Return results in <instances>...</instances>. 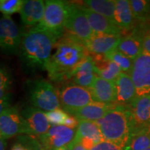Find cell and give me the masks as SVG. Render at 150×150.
<instances>
[{"mask_svg": "<svg viewBox=\"0 0 150 150\" xmlns=\"http://www.w3.org/2000/svg\"><path fill=\"white\" fill-rule=\"evenodd\" d=\"M11 86L10 76L5 70H0V99L8 95V91Z\"/></svg>", "mask_w": 150, "mask_h": 150, "instance_id": "30", "label": "cell"}, {"mask_svg": "<svg viewBox=\"0 0 150 150\" xmlns=\"http://www.w3.org/2000/svg\"><path fill=\"white\" fill-rule=\"evenodd\" d=\"M115 3L116 1L113 0H87L82 1V6L102 15L116 24L115 20Z\"/></svg>", "mask_w": 150, "mask_h": 150, "instance_id": "24", "label": "cell"}, {"mask_svg": "<svg viewBox=\"0 0 150 150\" xmlns=\"http://www.w3.org/2000/svg\"><path fill=\"white\" fill-rule=\"evenodd\" d=\"M91 150H123L111 142L102 141L95 145Z\"/></svg>", "mask_w": 150, "mask_h": 150, "instance_id": "31", "label": "cell"}, {"mask_svg": "<svg viewBox=\"0 0 150 150\" xmlns=\"http://www.w3.org/2000/svg\"><path fill=\"white\" fill-rule=\"evenodd\" d=\"M24 1L22 0H0V12L9 16L20 12Z\"/></svg>", "mask_w": 150, "mask_h": 150, "instance_id": "28", "label": "cell"}, {"mask_svg": "<svg viewBox=\"0 0 150 150\" xmlns=\"http://www.w3.org/2000/svg\"><path fill=\"white\" fill-rule=\"evenodd\" d=\"M45 1L42 0H27L24 1L20 17L22 22L28 26H35L42 21L45 14Z\"/></svg>", "mask_w": 150, "mask_h": 150, "instance_id": "19", "label": "cell"}, {"mask_svg": "<svg viewBox=\"0 0 150 150\" xmlns=\"http://www.w3.org/2000/svg\"><path fill=\"white\" fill-rule=\"evenodd\" d=\"M75 135V129L60 125L52 126L46 134L38 136V138L43 150H56L70 143Z\"/></svg>", "mask_w": 150, "mask_h": 150, "instance_id": "12", "label": "cell"}, {"mask_svg": "<svg viewBox=\"0 0 150 150\" xmlns=\"http://www.w3.org/2000/svg\"><path fill=\"white\" fill-rule=\"evenodd\" d=\"M22 134L38 136L46 134L51 128V124L46 117L45 112L35 107L25 108L22 112Z\"/></svg>", "mask_w": 150, "mask_h": 150, "instance_id": "10", "label": "cell"}, {"mask_svg": "<svg viewBox=\"0 0 150 150\" xmlns=\"http://www.w3.org/2000/svg\"><path fill=\"white\" fill-rule=\"evenodd\" d=\"M45 70L52 81L63 83L72 79L79 65L89 55L85 45L77 38L64 32L56 43Z\"/></svg>", "mask_w": 150, "mask_h": 150, "instance_id": "1", "label": "cell"}, {"mask_svg": "<svg viewBox=\"0 0 150 150\" xmlns=\"http://www.w3.org/2000/svg\"><path fill=\"white\" fill-rule=\"evenodd\" d=\"M56 150H70V149H69L68 147H67V146H65V147H61L59 148V149H57Z\"/></svg>", "mask_w": 150, "mask_h": 150, "instance_id": "38", "label": "cell"}, {"mask_svg": "<svg viewBox=\"0 0 150 150\" xmlns=\"http://www.w3.org/2000/svg\"><path fill=\"white\" fill-rule=\"evenodd\" d=\"M69 2L61 0L45 1V9L42 21L37 27L47 30L61 38L64 33L68 15Z\"/></svg>", "mask_w": 150, "mask_h": 150, "instance_id": "6", "label": "cell"}, {"mask_svg": "<svg viewBox=\"0 0 150 150\" xmlns=\"http://www.w3.org/2000/svg\"><path fill=\"white\" fill-rule=\"evenodd\" d=\"M31 150H43V149H42V145H40V146H38V147H37L33 148V149H32Z\"/></svg>", "mask_w": 150, "mask_h": 150, "instance_id": "39", "label": "cell"}, {"mask_svg": "<svg viewBox=\"0 0 150 150\" xmlns=\"http://www.w3.org/2000/svg\"><path fill=\"white\" fill-rule=\"evenodd\" d=\"M67 146L70 150H88L86 147H84L83 146L81 145V143L79 141L74 139V138L73 139L72 141L70 143H69Z\"/></svg>", "mask_w": 150, "mask_h": 150, "instance_id": "35", "label": "cell"}, {"mask_svg": "<svg viewBox=\"0 0 150 150\" xmlns=\"http://www.w3.org/2000/svg\"><path fill=\"white\" fill-rule=\"evenodd\" d=\"M116 104L128 106L136 98V91L129 74L122 72L115 81Z\"/></svg>", "mask_w": 150, "mask_h": 150, "instance_id": "18", "label": "cell"}, {"mask_svg": "<svg viewBox=\"0 0 150 150\" xmlns=\"http://www.w3.org/2000/svg\"><path fill=\"white\" fill-rule=\"evenodd\" d=\"M59 38L54 33L37 26L24 31L19 51L22 61L31 69L45 70L52 50Z\"/></svg>", "mask_w": 150, "mask_h": 150, "instance_id": "2", "label": "cell"}, {"mask_svg": "<svg viewBox=\"0 0 150 150\" xmlns=\"http://www.w3.org/2000/svg\"><path fill=\"white\" fill-rule=\"evenodd\" d=\"M135 19L131 11L129 1L117 0L115 3V20L118 27L123 31L131 30L134 27Z\"/></svg>", "mask_w": 150, "mask_h": 150, "instance_id": "22", "label": "cell"}, {"mask_svg": "<svg viewBox=\"0 0 150 150\" xmlns=\"http://www.w3.org/2000/svg\"><path fill=\"white\" fill-rule=\"evenodd\" d=\"M22 35L19 27L10 16L0 18V49L8 53L20 51Z\"/></svg>", "mask_w": 150, "mask_h": 150, "instance_id": "11", "label": "cell"}, {"mask_svg": "<svg viewBox=\"0 0 150 150\" xmlns=\"http://www.w3.org/2000/svg\"><path fill=\"white\" fill-rule=\"evenodd\" d=\"M60 102L63 109L68 114L94 102L88 88L76 84L63 82L57 89Z\"/></svg>", "mask_w": 150, "mask_h": 150, "instance_id": "5", "label": "cell"}, {"mask_svg": "<svg viewBox=\"0 0 150 150\" xmlns=\"http://www.w3.org/2000/svg\"><path fill=\"white\" fill-rule=\"evenodd\" d=\"M78 125H79L78 120L76 119L74 116H73L72 115H69L68 117L67 118L66 121H65V122L63 126L69 127V128H70V129H75L76 127H78Z\"/></svg>", "mask_w": 150, "mask_h": 150, "instance_id": "33", "label": "cell"}, {"mask_svg": "<svg viewBox=\"0 0 150 150\" xmlns=\"http://www.w3.org/2000/svg\"><path fill=\"white\" fill-rule=\"evenodd\" d=\"M6 139L3 138L2 137L0 136V150H5L6 146Z\"/></svg>", "mask_w": 150, "mask_h": 150, "instance_id": "37", "label": "cell"}, {"mask_svg": "<svg viewBox=\"0 0 150 150\" xmlns=\"http://www.w3.org/2000/svg\"><path fill=\"white\" fill-rule=\"evenodd\" d=\"M22 117L18 108L13 106L6 109L0 116V136L4 139L22 134Z\"/></svg>", "mask_w": 150, "mask_h": 150, "instance_id": "13", "label": "cell"}, {"mask_svg": "<svg viewBox=\"0 0 150 150\" xmlns=\"http://www.w3.org/2000/svg\"><path fill=\"white\" fill-rule=\"evenodd\" d=\"M81 6L94 33L122 36L123 30L117 24L102 15L92 11L82 5Z\"/></svg>", "mask_w": 150, "mask_h": 150, "instance_id": "17", "label": "cell"}, {"mask_svg": "<svg viewBox=\"0 0 150 150\" xmlns=\"http://www.w3.org/2000/svg\"><path fill=\"white\" fill-rule=\"evenodd\" d=\"M29 95L33 107L41 110L52 111L61 106L57 90L43 79H37L29 82Z\"/></svg>", "mask_w": 150, "mask_h": 150, "instance_id": "4", "label": "cell"}, {"mask_svg": "<svg viewBox=\"0 0 150 150\" xmlns=\"http://www.w3.org/2000/svg\"><path fill=\"white\" fill-rule=\"evenodd\" d=\"M11 150H29L27 147H25L23 144L18 143L15 144V145L13 146L12 148H11Z\"/></svg>", "mask_w": 150, "mask_h": 150, "instance_id": "36", "label": "cell"}, {"mask_svg": "<svg viewBox=\"0 0 150 150\" xmlns=\"http://www.w3.org/2000/svg\"><path fill=\"white\" fill-rule=\"evenodd\" d=\"M145 150H150V147H149V148H147V149H145Z\"/></svg>", "mask_w": 150, "mask_h": 150, "instance_id": "40", "label": "cell"}, {"mask_svg": "<svg viewBox=\"0 0 150 150\" xmlns=\"http://www.w3.org/2000/svg\"><path fill=\"white\" fill-rule=\"evenodd\" d=\"M131 128V136L150 130V95L136 97L127 106Z\"/></svg>", "mask_w": 150, "mask_h": 150, "instance_id": "8", "label": "cell"}, {"mask_svg": "<svg viewBox=\"0 0 150 150\" xmlns=\"http://www.w3.org/2000/svg\"><path fill=\"white\" fill-rule=\"evenodd\" d=\"M131 11L136 20L145 22L150 18V1L145 0L129 1Z\"/></svg>", "mask_w": 150, "mask_h": 150, "instance_id": "26", "label": "cell"}, {"mask_svg": "<svg viewBox=\"0 0 150 150\" xmlns=\"http://www.w3.org/2000/svg\"><path fill=\"white\" fill-rule=\"evenodd\" d=\"M150 147V130L132 135L123 150H145Z\"/></svg>", "mask_w": 150, "mask_h": 150, "instance_id": "25", "label": "cell"}, {"mask_svg": "<svg viewBox=\"0 0 150 150\" xmlns=\"http://www.w3.org/2000/svg\"><path fill=\"white\" fill-rule=\"evenodd\" d=\"M65 31L83 44L95 34L81 4L69 2L68 15L65 24Z\"/></svg>", "mask_w": 150, "mask_h": 150, "instance_id": "7", "label": "cell"}, {"mask_svg": "<svg viewBox=\"0 0 150 150\" xmlns=\"http://www.w3.org/2000/svg\"><path fill=\"white\" fill-rule=\"evenodd\" d=\"M122 37L114 35L95 33L93 37L84 43L86 50L95 55H106L115 50Z\"/></svg>", "mask_w": 150, "mask_h": 150, "instance_id": "15", "label": "cell"}, {"mask_svg": "<svg viewBox=\"0 0 150 150\" xmlns=\"http://www.w3.org/2000/svg\"><path fill=\"white\" fill-rule=\"evenodd\" d=\"M105 56L106 59L114 62L120 67L122 72L127 74H131L133 64H134V60L131 59L130 58L127 57L125 54L116 50L107 54Z\"/></svg>", "mask_w": 150, "mask_h": 150, "instance_id": "27", "label": "cell"}, {"mask_svg": "<svg viewBox=\"0 0 150 150\" xmlns=\"http://www.w3.org/2000/svg\"><path fill=\"white\" fill-rule=\"evenodd\" d=\"M105 141L124 149L131 138V128L127 106L117 105L97 121Z\"/></svg>", "mask_w": 150, "mask_h": 150, "instance_id": "3", "label": "cell"}, {"mask_svg": "<svg viewBox=\"0 0 150 150\" xmlns=\"http://www.w3.org/2000/svg\"><path fill=\"white\" fill-rule=\"evenodd\" d=\"M116 106L117 104H104L94 102L76 110L70 115L74 116L79 121L85 120L96 122Z\"/></svg>", "mask_w": 150, "mask_h": 150, "instance_id": "20", "label": "cell"}, {"mask_svg": "<svg viewBox=\"0 0 150 150\" xmlns=\"http://www.w3.org/2000/svg\"><path fill=\"white\" fill-rule=\"evenodd\" d=\"M95 64L91 56L88 55L73 73L72 82L76 85L90 88L96 77Z\"/></svg>", "mask_w": 150, "mask_h": 150, "instance_id": "21", "label": "cell"}, {"mask_svg": "<svg viewBox=\"0 0 150 150\" xmlns=\"http://www.w3.org/2000/svg\"><path fill=\"white\" fill-rule=\"evenodd\" d=\"M89 90L95 102L104 104H116L115 82L96 76Z\"/></svg>", "mask_w": 150, "mask_h": 150, "instance_id": "16", "label": "cell"}, {"mask_svg": "<svg viewBox=\"0 0 150 150\" xmlns=\"http://www.w3.org/2000/svg\"><path fill=\"white\" fill-rule=\"evenodd\" d=\"M116 50L125 54L131 59H136L143 52L142 39L140 35L131 34L122 37Z\"/></svg>", "mask_w": 150, "mask_h": 150, "instance_id": "23", "label": "cell"}, {"mask_svg": "<svg viewBox=\"0 0 150 150\" xmlns=\"http://www.w3.org/2000/svg\"><path fill=\"white\" fill-rule=\"evenodd\" d=\"M130 76L136 88V97L150 95V54L142 52L134 60Z\"/></svg>", "mask_w": 150, "mask_h": 150, "instance_id": "9", "label": "cell"}, {"mask_svg": "<svg viewBox=\"0 0 150 150\" xmlns=\"http://www.w3.org/2000/svg\"><path fill=\"white\" fill-rule=\"evenodd\" d=\"M46 117L48 121L53 126L64 125L69 114L62 108H57L52 111L45 112Z\"/></svg>", "mask_w": 150, "mask_h": 150, "instance_id": "29", "label": "cell"}, {"mask_svg": "<svg viewBox=\"0 0 150 150\" xmlns=\"http://www.w3.org/2000/svg\"><path fill=\"white\" fill-rule=\"evenodd\" d=\"M74 139L79 141L88 150H91L95 145L104 141L97 124L85 120L79 121Z\"/></svg>", "mask_w": 150, "mask_h": 150, "instance_id": "14", "label": "cell"}, {"mask_svg": "<svg viewBox=\"0 0 150 150\" xmlns=\"http://www.w3.org/2000/svg\"><path fill=\"white\" fill-rule=\"evenodd\" d=\"M11 102V98L8 95L6 97L0 99V116L6 109L9 108Z\"/></svg>", "mask_w": 150, "mask_h": 150, "instance_id": "34", "label": "cell"}, {"mask_svg": "<svg viewBox=\"0 0 150 150\" xmlns=\"http://www.w3.org/2000/svg\"><path fill=\"white\" fill-rule=\"evenodd\" d=\"M142 39V45L143 52L150 54V28L147 29L145 32L140 35Z\"/></svg>", "mask_w": 150, "mask_h": 150, "instance_id": "32", "label": "cell"}]
</instances>
